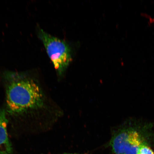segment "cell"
Here are the masks:
<instances>
[{
    "label": "cell",
    "instance_id": "cell-6",
    "mask_svg": "<svg viewBox=\"0 0 154 154\" xmlns=\"http://www.w3.org/2000/svg\"></svg>",
    "mask_w": 154,
    "mask_h": 154
},
{
    "label": "cell",
    "instance_id": "cell-5",
    "mask_svg": "<svg viewBox=\"0 0 154 154\" xmlns=\"http://www.w3.org/2000/svg\"><path fill=\"white\" fill-rule=\"evenodd\" d=\"M137 154H154V153L151 148L143 143L140 146Z\"/></svg>",
    "mask_w": 154,
    "mask_h": 154
},
{
    "label": "cell",
    "instance_id": "cell-2",
    "mask_svg": "<svg viewBox=\"0 0 154 154\" xmlns=\"http://www.w3.org/2000/svg\"><path fill=\"white\" fill-rule=\"evenodd\" d=\"M38 35L58 75L63 76L72 60L70 47L65 41L48 34L42 29H38Z\"/></svg>",
    "mask_w": 154,
    "mask_h": 154
},
{
    "label": "cell",
    "instance_id": "cell-4",
    "mask_svg": "<svg viewBox=\"0 0 154 154\" xmlns=\"http://www.w3.org/2000/svg\"><path fill=\"white\" fill-rule=\"evenodd\" d=\"M8 123L5 110L0 109V154H11L12 152L7 132Z\"/></svg>",
    "mask_w": 154,
    "mask_h": 154
},
{
    "label": "cell",
    "instance_id": "cell-3",
    "mask_svg": "<svg viewBox=\"0 0 154 154\" xmlns=\"http://www.w3.org/2000/svg\"><path fill=\"white\" fill-rule=\"evenodd\" d=\"M143 143L141 136L137 131L126 130L115 134L110 144L115 154H137Z\"/></svg>",
    "mask_w": 154,
    "mask_h": 154
},
{
    "label": "cell",
    "instance_id": "cell-1",
    "mask_svg": "<svg viewBox=\"0 0 154 154\" xmlns=\"http://www.w3.org/2000/svg\"><path fill=\"white\" fill-rule=\"evenodd\" d=\"M13 77L9 79L6 86L8 112L19 115L43 107L44 95L38 84L30 79Z\"/></svg>",
    "mask_w": 154,
    "mask_h": 154
}]
</instances>
